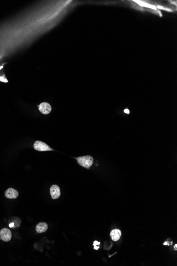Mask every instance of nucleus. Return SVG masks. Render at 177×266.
Listing matches in <instances>:
<instances>
[{
	"label": "nucleus",
	"mask_w": 177,
	"mask_h": 266,
	"mask_svg": "<svg viewBox=\"0 0 177 266\" xmlns=\"http://www.w3.org/2000/svg\"><path fill=\"white\" fill-rule=\"evenodd\" d=\"M34 148L36 151H54V150L45 142L37 140L34 144Z\"/></svg>",
	"instance_id": "obj_2"
},
{
	"label": "nucleus",
	"mask_w": 177,
	"mask_h": 266,
	"mask_svg": "<svg viewBox=\"0 0 177 266\" xmlns=\"http://www.w3.org/2000/svg\"><path fill=\"white\" fill-rule=\"evenodd\" d=\"M78 164L82 167L89 169L93 163V158L90 156H84L76 158Z\"/></svg>",
	"instance_id": "obj_1"
},
{
	"label": "nucleus",
	"mask_w": 177,
	"mask_h": 266,
	"mask_svg": "<svg viewBox=\"0 0 177 266\" xmlns=\"http://www.w3.org/2000/svg\"><path fill=\"white\" fill-rule=\"evenodd\" d=\"M19 196V192L13 188H9L5 192V196L8 199H16Z\"/></svg>",
	"instance_id": "obj_6"
},
{
	"label": "nucleus",
	"mask_w": 177,
	"mask_h": 266,
	"mask_svg": "<svg viewBox=\"0 0 177 266\" xmlns=\"http://www.w3.org/2000/svg\"><path fill=\"white\" fill-rule=\"evenodd\" d=\"M99 246H94V249H95V250H98V249H99Z\"/></svg>",
	"instance_id": "obj_12"
},
{
	"label": "nucleus",
	"mask_w": 177,
	"mask_h": 266,
	"mask_svg": "<svg viewBox=\"0 0 177 266\" xmlns=\"http://www.w3.org/2000/svg\"><path fill=\"white\" fill-rule=\"evenodd\" d=\"M167 244H168V243H167V242H165V243H164V244H163V245H167Z\"/></svg>",
	"instance_id": "obj_14"
},
{
	"label": "nucleus",
	"mask_w": 177,
	"mask_h": 266,
	"mask_svg": "<svg viewBox=\"0 0 177 266\" xmlns=\"http://www.w3.org/2000/svg\"><path fill=\"white\" fill-rule=\"evenodd\" d=\"M38 109L41 113L45 115L50 114L52 110L51 105L47 102H43L41 103L38 106Z\"/></svg>",
	"instance_id": "obj_4"
},
{
	"label": "nucleus",
	"mask_w": 177,
	"mask_h": 266,
	"mask_svg": "<svg viewBox=\"0 0 177 266\" xmlns=\"http://www.w3.org/2000/svg\"><path fill=\"white\" fill-rule=\"evenodd\" d=\"M50 194L52 199H57L61 196V190L58 185H52L50 188Z\"/></svg>",
	"instance_id": "obj_5"
},
{
	"label": "nucleus",
	"mask_w": 177,
	"mask_h": 266,
	"mask_svg": "<svg viewBox=\"0 0 177 266\" xmlns=\"http://www.w3.org/2000/svg\"><path fill=\"white\" fill-rule=\"evenodd\" d=\"M121 235H122L121 231L118 229H113L111 232V238L114 241H117L119 240L120 237L121 236Z\"/></svg>",
	"instance_id": "obj_8"
},
{
	"label": "nucleus",
	"mask_w": 177,
	"mask_h": 266,
	"mask_svg": "<svg viewBox=\"0 0 177 266\" xmlns=\"http://www.w3.org/2000/svg\"><path fill=\"white\" fill-rule=\"evenodd\" d=\"M48 229V225L45 222L38 223L36 227V230L38 233H43L46 231Z\"/></svg>",
	"instance_id": "obj_7"
},
{
	"label": "nucleus",
	"mask_w": 177,
	"mask_h": 266,
	"mask_svg": "<svg viewBox=\"0 0 177 266\" xmlns=\"http://www.w3.org/2000/svg\"><path fill=\"white\" fill-rule=\"evenodd\" d=\"M0 238L4 242H9L11 239V232L9 229L3 228L0 231Z\"/></svg>",
	"instance_id": "obj_3"
},
{
	"label": "nucleus",
	"mask_w": 177,
	"mask_h": 266,
	"mask_svg": "<svg viewBox=\"0 0 177 266\" xmlns=\"http://www.w3.org/2000/svg\"><path fill=\"white\" fill-rule=\"evenodd\" d=\"M100 244V242H98V241H95L93 242V246H99Z\"/></svg>",
	"instance_id": "obj_10"
},
{
	"label": "nucleus",
	"mask_w": 177,
	"mask_h": 266,
	"mask_svg": "<svg viewBox=\"0 0 177 266\" xmlns=\"http://www.w3.org/2000/svg\"><path fill=\"white\" fill-rule=\"evenodd\" d=\"M124 112H125V113H127V114H129V110H128V109H125L124 110Z\"/></svg>",
	"instance_id": "obj_11"
},
{
	"label": "nucleus",
	"mask_w": 177,
	"mask_h": 266,
	"mask_svg": "<svg viewBox=\"0 0 177 266\" xmlns=\"http://www.w3.org/2000/svg\"><path fill=\"white\" fill-rule=\"evenodd\" d=\"M177 244H176V245H175V246H174V249H175V250H177Z\"/></svg>",
	"instance_id": "obj_13"
},
{
	"label": "nucleus",
	"mask_w": 177,
	"mask_h": 266,
	"mask_svg": "<svg viewBox=\"0 0 177 266\" xmlns=\"http://www.w3.org/2000/svg\"><path fill=\"white\" fill-rule=\"evenodd\" d=\"M19 219V218L17 217H12L11 218L10 220V223H9V226L11 228H17L19 227L20 225H17V223H16V221Z\"/></svg>",
	"instance_id": "obj_9"
}]
</instances>
